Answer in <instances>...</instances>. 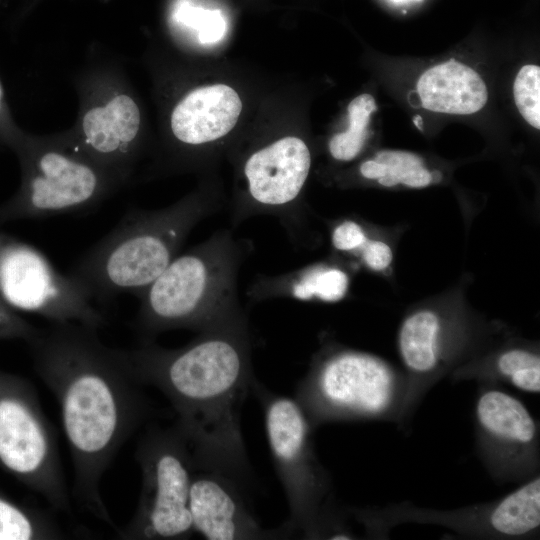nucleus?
Wrapping results in <instances>:
<instances>
[{
    "label": "nucleus",
    "mask_w": 540,
    "mask_h": 540,
    "mask_svg": "<svg viewBox=\"0 0 540 540\" xmlns=\"http://www.w3.org/2000/svg\"><path fill=\"white\" fill-rule=\"evenodd\" d=\"M96 328L52 323L28 344L33 367L55 396L74 469V493L114 527L100 484L112 460L148 412L126 350L111 348Z\"/></svg>",
    "instance_id": "nucleus-1"
},
{
    "label": "nucleus",
    "mask_w": 540,
    "mask_h": 540,
    "mask_svg": "<svg viewBox=\"0 0 540 540\" xmlns=\"http://www.w3.org/2000/svg\"><path fill=\"white\" fill-rule=\"evenodd\" d=\"M126 354L136 379L172 404L174 427L189 446L195 470L246 485L250 469L240 417L255 381L246 315L201 331L180 348L146 341Z\"/></svg>",
    "instance_id": "nucleus-2"
},
{
    "label": "nucleus",
    "mask_w": 540,
    "mask_h": 540,
    "mask_svg": "<svg viewBox=\"0 0 540 540\" xmlns=\"http://www.w3.org/2000/svg\"><path fill=\"white\" fill-rule=\"evenodd\" d=\"M251 249L223 229L177 255L137 296V329L146 336L174 329L201 332L245 316L237 281Z\"/></svg>",
    "instance_id": "nucleus-3"
},
{
    "label": "nucleus",
    "mask_w": 540,
    "mask_h": 540,
    "mask_svg": "<svg viewBox=\"0 0 540 540\" xmlns=\"http://www.w3.org/2000/svg\"><path fill=\"white\" fill-rule=\"evenodd\" d=\"M214 211L200 194L161 209L130 210L69 275L92 301L107 302L126 292L138 296L179 255L193 228Z\"/></svg>",
    "instance_id": "nucleus-4"
},
{
    "label": "nucleus",
    "mask_w": 540,
    "mask_h": 540,
    "mask_svg": "<svg viewBox=\"0 0 540 540\" xmlns=\"http://www.w3.org/2000/svg\"><path fill=\"white\" fill-rule=\"evenodd\" d=\"M406 378L369 353L325 349L299 383L295 399L313 428L333 421L403 417Z\"/></svg>",
    "instance_id": "nucleus-5"
},
{
    "label": "nucleus",
    "mask_w": 540,
    "mask_h": 540,
    "mask_svg": "<svg viewBox=\"0 0 540 540\" xmlns=\"http://www.w3.org/2000/svg\"><path fill=\"white\" fill-rule=\"evenodd\" d=\"M22 180L0 204V225L92 209L124 185L60 140L16 142Z\"/></svg>",
    "instance_id": "nucleus-6"
},
{
    "label": "nucleus",
    "mask_w": 540,
    "mask_h": 540,
    "mask_svg": "<svg viewBox=\"0 0 540 540\" xmlns=\"http://www.w3.org/2000/svg\"><path fill=\"white\" fill-rule=\"evenodd\" d=\"M0 467L56 510L70 511L53 427L31 383L1 368Z\"/></svg>",
    "instance_id": "nucleus-7"
},
{
    "label": "nucleus",
    "mask_w": 540,
    "mask_h": 540,
    "mask_svg": "<svg viewBox=\"0 0 540 540\" xmlns=\"http://www.w3.org/2000/svg\"><path fill=\"white\" fill-rule=\"evenodd\" d=\"M141 492L122 539H186L194 532L189 492L195 470L186 440L175 427L151 428L138 443Z\"/></svg>",
    "instance_id": "nucleus-8"
},
{
    "label": "nucleus",
    "mask_w": 540,
    "mask_h": 540,
    "mask_svg": "<svg viewBox=\"0 0 540 540\" xmlns=\"http://www.w3.org/2000/svg\"><path fill=\"white\" fill-rule=\"evenodd\" d=\"M252 390L261 401L270 452L290 509L284 525L290 535L300 530L312 538L325 510L330 481L313 447V427L296 399L274 394L254 381Z\"/></svg>",
    "instance_id": "nucleus-9"
},
{
    "label": "nucleus",
    "mask_w": 540,
    "mask_h": 540,
    "mask_svg": "<svg viewBox=\"0 0 540 540\" xmlns=\"http://www.w3.org/2000/svg\"><path fill=\"white\" fill-rule=\"evenodd\" d=\"M0 298L14 311L52 323H79L99 329L102 312L83 288L54 267L39 249L0 231Z\"/></svg>",
    "instance_id": "nucleus-10"
},
{
    "label": "nucleus",
    "mask_w": 540,
    "mask_h": 540,
    "mask_svg": "<svg viewBox=\"0 0 540 540\" xmlns=\"http://www.w3.org/2000/svg\"><path fill=\"white\" fill-rule=\"evenodd\" d=\"M141 111L124 85L98 90L83 102L75 132L59 139L123 184L137 157Z\"/></svg>",
    "instance_id": "nucleus-11"
},
{
    "label": "nucleus",
    "mask_w": 540,
    "mask_h": 540,
    "mask_svg": "<svg viewBox=\"0 0 540 540\" xmlns=\"http://www.w3.org/2000/svg\"><path fill=\"white\" fill-rule=\"evenodd\" d=\"M310 167L308 146L294 136L278 139L250 154L243 164L246 192L231 212L233 226L253 216L272 215L296 236V202Z\"/></svg>",
    "instance_id": "nucleus-12"
},
{
    "label": "nucleus",
    "mask_w": 540,
    "mask_h": 540,
    "mask_svg": "<svg viewBox=\"0 0 540 540\" xmlns=\"http://www.w3.org/2000/svg\"><path fill=\"white\" fill-rule=\"evenodd\" d=\"M488 384L478 392L474 407L481 457L498 479L531 478L539 464L538 425L522 401Z\"/></svg>",
    "instance_id": "nucleus-13"
},
{
    "label": "nucleus",
    "mask_w": 540,
    "mask_h": 540,
    "mask_svg": "<svg viewBox=\"0 0 540 540\" xmlns=\"http://www.w3.org/2000/svg\"><path fill=\"white\" fill-rule=\"evenodd\" d=\"M241 486L227 476L194 470L189 492V511L194 532L209 540L269 539L288 535L264 530L249 511Z\"/></svg>",
    "instance_id": "nucleus-14"
},
{
    "label": "nucleus",
    "mask_w": 540,
    "mask_h": 540,
    "mask_svg": "<svg viewBox=\"0 0 540 540\" xmlns=\"http://www.w3.org/2000/svg\"><path fill=\"white\" fill-rule=\"evenodd\" d=\"M242 110L237 92L216 84L188 92L172 110L170 128L182 145L198 147L227 135Z\"/></svg>",
    "instance_id": "nucleus-15"
},
{
    "label": "nucleus",
    "mask_w": 540,
    "mask_h": 540,
    "mask_svg": "<svg viewBox=\"0 0 540 540\" xmlns=\"http://www.w3.org/2000/svg\"><path fill=\"white\" fill-rule=\"evenodd\" d=\"M398 348L408 374L403 411V417H407L444 367V323L440 315L424 309L407 316L400 326Z\"/></svg>",
    "instance_id": "nucleus-16"
},
{
    "label": "nucleus",
    "mask_w": 540,
    "mask_h": 540,
    "mask_svg": "<svg viewBox=\"0 0 540 540\" xmlns=\"http://www.w3.org/2000/svg\"><path fill=\"white\" fill-rule=\"evenodd\" d=\"M417 92L425 109L446 114H473L488 99L480 75L454 59L424 72L417 82Z\"/></svg>",
    "instance_id": "nucleus-17"
},
{
    "label": "nucleus",
    "mask_w": 540,
    "mask_h": 540,
    "mask_svg": "<svg viewBox=\"0 0 540 540\" xmlns=\"http://www.w3.org/2000/svg\"><path fill=\"white\" fill-rule=\"evenodd\" d=\"M349 276L341 268L316 264L277 276H261L248 291L253 301L288 297L301 301L337 302L344 298Z\"/></svg>",
    "instance_id": "nucleus-18"
},
{
    "label": "nucleus",
    "mask_w": 540,
    "mask_h": 540,
    "mask_svg": "<svg viewBox=\"0 0 540 540\" xmlns=\"http://www.w3.org/2000/svg\"><path fill=\"white\" fill-rule=\"evenodd\" d=\"M360 173L364 178L377 180L385 187L402 184L410 188H423L434 182L433 173L425 167L424 160L407 151H379L374 159L361 164Z\"/></svg>",
    "instance_id": "nucleus-19"
},
{
    "label": "nucleus",
    "mask_w": 540,
    "mask_h": 540,
    "mask_svg": "<svg viewBox=\"0 0 540 540\" xmlns=\"http://www.w3.org/2000/svg\"><path fill=\"white\" fill-rule=\"evenodd\" d=\"M59 538L61 533L46 516L12 500L0 490V540Z\"/></svg>",
    "instance_id": "nucleus-20"
},
{
    "label": "nucleus",
    "mask_w": 540,
    "mask_h": 540,
    "mask_svg": "<svg viewBox=\"0 0 540 540\" xmlns=\"http://www.w3.org/2000/svg\"><path fill=\"white\" fill-rule=\"evenodd\" d=\"M485 378L502 381L514 388L538 394L540 392L539 354L526 348H509L500 352L494 359Z\"/></svg>",
    "instance_id": "nucleus-21"
},
{
    "label": "nucleus",
    "mask_w": 540,
    "mask_h": 540,
    "mask_svg": "<svg viewBox=\"0 0 540 540\" xmlns=\"http://www.w3.org/2000/svg\"><path fill=\"white\" fill-rule=\"evenodd\" d=\"M376 109L375 99L368 93L357 96L349 103L348 129L335 134L329 141V152L334 159L350 161L361 152L368 136L371 114Z\"/></svg>",
    "instance_id": "nucleus-22"
},
{
    "label": "nucleus",
    "mask_w": 540,
    "mask_h": 540,
    "mask_svg": "<svg viewBox=\"0 0 540 540\" xmlns=\"http://www.w3.org/2000/svg\"><path fill=\"white\" fill-rule=\"evenodd\" d=\"M515 104L522 117L534 128H540V68L523 66L514 81Z\"/></svg>",
    "instance_id": "nucleus-23"
},
{
    "label": "nucleus",
    "mask_w": 540,
    "mask_h": 540,
    "mask_svg": "<svg viewBox=\"0 0 540 540\" xmlns=\"http://www.w3.org/2000/svg\"><path fill=\"white\" fill-rule=\"evenodd\" d=\"M176 17L183 24L198 30L201 43H214L223 37L225 22L219 10L181 6Z\"/></svg>",
    "instance_id": "nucleus-24"
},
{
    "label": "nucleus",
    "mask_w": 540,
    "mask_h": 540,
    "mask_svg": "<svg viewBox=\"0 0 540 540\" xmlns=\"http://www.w3.org/2000/svg\"><path fill=\"white\" fill-rule=\"evenodd\" d=\"M38 328L21 317L0 298V340L29 341Z\"/></svg>",
    "instance_id": "nucleus-25"
},
{
    "label": "nucleus",
    "mask_w": 540,
    "mask_h": 540,
    "mask_svg": "<svg viewBox=\"0 0 540 540\" xmlns=\"http://www.w3.org/2000/svg\"><path fill=\"white\" fill-rule=\"evenodd\" d=\"M367 240L363 227L353 221L344 220L332 230V246L339 252L356 253Z\"/></svg>",
    "instance_id": "nucleus-26"
},
{
    "label": "nucleus",
    "mask_w": 540,
    "mask_h": 540,
    "mask_svg": "<svg viewBox=\"0 0 540 540\" xmlns=\"http://www.w3.org/2000/svg\"><path fill=\"white\" fill-rule=\"evenodd\" d=\"M359 251L365 265L374 271L386 269L393 259L390 246L381 240L367 238L365 243L357 250V252Z\"/></svg>",
    "instance_id": "nucleus-27"
},
{
    "label": "nucleus",
    "mask_w": 540,
    "mask_h": 540,
    "mask_svg": "<svg viewBox=\"0 0 540 540\" xmlns=\"http://www.w3.org/2000/svg\"><path fill=\"white\" fill-rule=\"evenodd\" d=\"M414 122L419 129H422V119L419 115L414 118Z\"/></svg>",
    "instance_id": "nucleus-28"
},
{
    "label": "nucleus",
    "mask_w": 540,
    "mask_h": 540,
    "mask_svg": "<svg viewBox=\"0 0 540 540\" xmlns=\"http://www.w3.org/2000/svg\"><path fill=\"white\" fill-rule=\"evenodd\" d=\"M1 97H2V93H1V88H0V109H1Z\"/></svg>",
    "instance_id": "nucleus-29"
}]
</instances>
